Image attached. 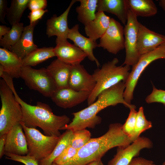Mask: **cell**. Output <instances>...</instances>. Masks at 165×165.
I'll list each match as a JSON object with an SVG mask.
<instances>
[{"instance_id": "obj_27", "label": "cell", "mask_w": 165, "mask_h": 165, "mask_svg": "<svg viewBox=\"0 0 165 165\" xmlns=\"http://www.w3.org/2000/svg\"><path fill=\"white\" fill-rule=\"evenodd\" d=\"M73 132L71 130H68L61 134L59 141L53 151L48 157L39 161V165H51L55 159L69 145Z\"/></svg>"}, {"instance_id": "obj_26", "label": "cell", "mask_w": 165, "mask_h": 165, "mask_svg": "<svg viewBox=\"0 0 165 165\" xmlns=\"http://www.w3.org/2000/svg\"><path fill=\"white\" fill-rule=\"evenodd\" d=\"M55 56L53 47L37 48L22 60L24 66H33Z\"/></svg>"}, {"instance_id": "obj_45", "label": "cell", "mask_w": 165, "mask_h": 165, "mask_svg": "<svg viewBox=\"0 0 165 165\" xmlns=\"http://www.w3.org/2000/svg\"><path fill=\"white\" fill-rule=\"evenodd\" d=\"M163 165H165V160L163 163Z\"/></svg>"}, {"instance_id": "obj_39", "label": "cell", "mask_w": 165, "mask_h": 165, "mask_svg": "<svg viewBox=\"0 0 165 165\" xmlns=\"http://www.w3.org/2000/svg\"><path fill=\"white\" fill-rule=\"evenodd\" d=\"M8 9L7 0H0V21L2 24H6L5 19Z\"/></svg>"}, {"instance_id": "obj_15", "label": "cell", "mask_w": 165, "mask_h": 165, "mask_svg": "<svg viewBox=\"0 0 165 165\" xmlns=\"http://www.w3.org/2000/svg\"><path fill=\"white\" fill-rule=\"evenodd\" d=\"M21 124L15 125L7 134L5 153L19 156L28 153V143Z\"/></svg>"}, {"instance_id": "obj_8", "label": "cell", "mask_w": 165, "mask_h": 165, "mask_svg": "<svg viewBox=\"0 0 165 165\" xmlns=\"http://www.w3.org/2000/svg\"><path fill=\"white\" fill-rule=\"evenodd\" d=\"M20 78L30 89L36 90L46 97H50L57 89L46 68L36 69L30 66H24L21 69Z\"/></svg>"}, {"instance_id": "obj_9", "label": "cell", "mask_w": 165, "mask_h": 165, "mask_svg": "<svg viewBox=\"0 0 165 165\" xmlns=\"http://www.w3.org/2000/svg\"><path fill=\"white\" fill-rule=\"evenodd\" d=\"M139 23L137 17L128 8L127 24L124 28L126 57L122 65L133 66L140 57L137 48Z\"/></svg>"}, {"instance_id": "obj_4", "label": "cell", "mask_w": 165, "mask_h": 165, "mask_svg": "<svg viewBox=\"0 0 165 165\" xmlns=\"http://www.w3.org/2000/svg\"><path fill=\"white\" fill-rule=\"evenodd\" d=\"M119 61L116 58L105 63L100 68L94 71L92 75L96 84L87 100L88 106L95 101L99 95L103 91L121 82H125L128 76L130 66L124 65L118 66Z\"/></svg>"}, {"instance_id": "obj_23", "label": "cell", "mask_w": 165, "mask_h": 165, "mask_svg": "<svg viewBox=\"0 0 165 165\" xmlns=\"http://www.w3.org/2000/svg\"><path fill=\"white\" fill-rule=\"evenodd\" d=\"M127 9L126 0H98L97 11L113 14L125 25Z\"/></svg>"}, {"instance_id": "obj_37", "label": "cell", "mask_w": 165, "mask_h": 165, "mask_svg": "<svg viewBox=\"0 0 165 165\" xmlns=\"http://www.w3.org/2000/svg\"><path fill=\"white\" fill-rule=\"evenodd\" d=\"M46 0H29L28 7L31 11L44 9L47 6Z\"/></svg>"}, {"instance_id": "obj_34", "label": "cell", "mask_w": 165, "mask_h": 165, "mask_svg": "<svg viewBox=\"0 0 165 165\" xmlns=\"http://www.w3.org/2000/svg\"><path fill=\"white\" fill-rule=\"evenodd\" d=\"M78 151V150L69 145L62 153L55 159L53 163L57 165L64 164L73 158L75 155Z\"/></svg>"}, {"instance_id": "obj_16", "label": "cell", "mask_w": 165, "mask_h": 165, "mask_svg": "<svg viewBox=\"0 0 165 165\" xmlns=\"http://www.w3.org/2000/svg\"><path fill=\"white\" fill-rule=\"evenodd\" d=\"M165 42V35L151 30L139 23L137 48L140 56L155 50Z\"/></svg>"}, {"instance_id": "obj_43", "label": "cell", "mask_w": 165, "mask_h": 165, "mask_svg": "<svg viewBox=\"0 0 165 165\" xmlns=\"http://www.w3.org/2000/svg\"><path fill=\"white\" fill-rule=\"evenodd\" d=\"M87 165H104V164L101 159L92 162Z\"/></svg>"}, {"instance_id": "obj_46", "label": "cell", "mask_w": 165, "mask_h": 165, "mask_svg": "<svg viewBox=\"0 0 165 165\" xmlns=\"http://www.w3.org/2000/svg\"><path fill=\"white\" fill-rule=\"evenodd\" d=\"M152 165H155V164H154V163H153V164H152Z\"/></svg>"}, {"instance_id": "obj_5", "label": "cell", "mask_w": 165, "mask_h": 165, "mask_svg": "<svg viewBox=\"0 0 165 165\" xmlns=\"http://www.w3.org/2000/svg\"><path fill=\"white\" fill-rule=\"evenodd\" d=\"M2 106L0 111V135L7 134L22 119L21 107L13 91L3 79L0 80Z\"/></svg>"}, {"instance_id": "obj_3", "label": "cell", "mask_w": 165, "mask_h": 165, "mask_svg": "<svg viewBox=\"0 0 165 165\" xmlns=\"http://www.w3.org/2000/svg\"><path fill=\"white\" fill-rule=\"evenodd\" d=\"M13 94L21 107L23 117L21 122L26 127H38L46 135L59 137L61 135L60 130L70 122L67 116L54 114L48 105L38 102L36 105H32L22 100L16 92Z\"/></svg>"}, {"instance_id": "obj_13", "label": "cell", "mask_w": 165, "mask_h": 165, "mask_svg": "<svg viewBox=\"0 0 165 165\" xmlns=\"http://www.w3.org/2000/svg\"><path fill=\"white\" fill-rule=\"evenodd\" d=\"M96 82L80 64L71 65L68 87L76 91L91 93L95 88Z\"/></svg>"}, {"instance_id": "obj_22", "label": "cell", "mask_w": 165, "mask_h": 165, "mask_svg": "<svg viewBox=\"0 0 165 165\" xmlns=\"http://www.w3.org/2000/svg\"><path fill=\"white\" fill-rule=\"evenodd\" d=\"M71 66L57 59L47 67L46 69L53 79L57 88L68 87Z\"/></svg>"}, {"instance_id": "obj_36", "label": "cell", "mask_w": 165, "mask_h": 165, "mask_svg": "<svg viewBox=\"0 0 165 165\" xmlns=\"http://www.w3.org/2000/svg\"><path fill=\"white\" fill-rule=\"evenodd\" d=\"M48 11V10L47 9L31 11L28 16V17L30 20V24H37L39 20L41 19L44 14Z\"/></svg>"}, {"instance_id": "obj_25", "label": "cell", "mask_w": 165, "mask_h": 165, "mask_svg": "<svg viewBox=\"0 0 165 165\" xmlns=\"http://www.w3.org/2000/svg\"><path fill=\"white\" fill-rule=\"evenodd\" d=\"M80 5L76 8L77 19L84 25L96 17L98 0H77Z\"/></svg>"}, {"instance_id": "obj_35", "label": "cell", "mask_w": 165, "mask_h": 165, "mask_svg": "<svg viewBox=\"0 0 165 165\" xmlns=\"http://www.w3.org/2000/svg\"><path fill=\"white\" fill-rule=\"evenodd\" d=\"M145 101L148 103H161L165 106V90L157 89L153 86L151 93L146 97Z\"/></svg>"}, {"instance_id": "obj_38", "label": "cell", "mask_w": 165, "mask_h": 165, "mask_svg": "<svg viewBox=\"0 0 165 165\" xmlns=\"http://www.w3.org/2000/svg\"><path fill=\"white\" fill-rule=\"evenodd\" d=\"M0 76L3 78V79L11 88L13 93L16 92L13 81V78L7 73L3 71L2 67L1 65H0Z\"/></svg>"}, {"instance_id": "obj_2", "label": "cell", "mask_w": 165, "mask_h": 165, "mask_svg": "<svg viewBox=\"0 0 165 165\" xmlns=\"http://www.w3.org/2000/svg\"><path fill=\"white\" fill-rule=\"evenodd\" d=\"M122 126L118 123L110 124L105 134L97 138H91L69 161L62 165L53 163L51 165H87L101 159L109 150L113 148L126 147L133 141L123 133Z\"/></svg>"}, {"instance_id": "obj_28", "label": "cell", "mask_w": 165, "mask_h": 165, "mask_svg": "<svg viewBox=\"0 0 165 165\" xmlns=\"http://www.w3.org/2000/svg\"><path fill=\"white\" fill-rule=\"evenodd\" d=\"M29 0H12L8 8L6 17L12 25L20 23L25 10L28 7Z\"/></svg>"}, {"instance_id": "obj_6", "label": "cell", "mask_w": 165, "mask_h": 165, "mask_svg": "<svg viewBox=\"0 0 165 165\" xmlns=\"http://www.w3.org/2000/svg\"><path fill=\"white\" fill-rule=\"evenodd\" d=\"M28 143V155L38 162L50 155L59 141L60 136L45 135L35 128L26 127L21 122Z\"/></svg>"}, {"instance_id": "obj_18", "label": "cell", "mask_w": 165, "mask_h": 165, "mask_svg": "<svg viewBox=\"0 0 165 165\" xmlns=\"http://www.w3.org/2000/svg\"><path fill=\"white\" fill-rule=\"evenodd\" d=\"M79 25L76 24L69 30L67 39H69L74 44L79 48L87 55L90 61L94 62L98 68L100 66L99 62L93 53V50L98 47V44L89 38L86 37L79 31Z\"/></svg>"}, {"instance_id": "obj_32", "label": "cell", "mask_w": 165, "mask_h": 165, "mask_svg": "<svg viewBox=\"0 0 165 165\" xmlns=\"http://www.w3.org/2000/svg\"><path fill=\"white\" fill-rule=\"evenodd\" d=\"M136 108L130 109V112L125 122L122 126L123 133L133 142L137 111Z\"/></svg>"}, {"instance_id": "obj_41", "label": "cell", "mask_w": 165, "mask_h": 165, "mask_svg": "<svg viewBox=\"0 0 165 165\" xmlns=\"http://www.w3.org/2000/svg\"><path fill=\"white\" fill-rule=\"evenodd\" d=\"M7 134L0 135V158L5 155Z\"/></svg>"}, {"instance_id": "obj_40", "label": "cell", "mask_w": 165, "mask_h": 165, "mask_svg": "<svg viewBox=\"0 0 165 165\" xmlns=\"http://www.w3.org/2000/svg\"><path fill=\"white\" fill-rule=\"evenodd\" d=\"M153 162L142 157L134 158L128 165H152Z\"/></svg>"}, {"instance_id": "obj_11", "label": "cell", "mask_w": 165, "mask_h": 165, "mask_svg": "<svg viewBox=\"0 0 165 165\" xmlns=\"http://www.w3.org/2000/svg\"><path fill=\"white\" fill-rule=\"evenodd\" d=\"M152 146L148 138L140 137L126 147H118L116 154L108 163V165H128L132 160L138 156L140 151Z\"/></svg>"}, {"instance_id": "obj_14", "label": "cell", "mask_w": 165, "mask_h": 165, "mask_svg": "<svg viewBox=\"0 0 165 165\" xmlns=\"http://www.w3.org/2000/svg\"><path fill=\"white\" fill-rule=\"evenodd\" d=\"M90 93L76 91L69 87L57 88L50 97L57 106L67 108L74 107L87 100Z\"/></svg>"}, {"instance_id": "obj_33", "label": "cell", "mask_w": 165, "mask_h": 165, "mask_svg": "<svg viewBox=\"0 0 165 165\" xmlns=\"http://www.w3.org/2000/svg\"><path fill=\"white\" fill-rule=\"evenodd\" d=\"M6 159L19 162L25 165H39L38 161L28 155L19 156L8 153H5Z\"/></svg>"}, {"instance_id": "obj_29", "label": "cell", "mask_w": 165, "mask_h": 165, "mask_svg": "<svg viewBox=\"0 0 165 165\" xmlns=\"http://www.w3.org/2000/svg\"><path fill=\"white\" fill-rule=\"evenodd\" d=\"M12 26L9 31L0 39V46L9 50L19 40L24 28L22 23Z\"/></svg>"}, {"instance_id": "obj_21", "label": "cell", "mask_w": 165, "mask_h": 165, "mask_svg": "<svg viewBox=\"0 0 165 165\" xmlns=\"http://www.w3.org/2000/svg\"><path fill=\"white\" fill-rule=\"evenodd\" d=\"M111 18L103 12H97L95 18L84 25V31L88 38L96 41L105 33L110 24Z\"/></svg>"}, {"instance_id": "obj_12", "label": "cell", "mask_w": 165, "mask_h": 165, "mask_svg": "<svg viewBox=\"0 0 165 165\" xmlns=\"http://www.w3.org/2000/svg\"><path fill=\"white\" fill-rule=\"evenodd\" d=\"M56 45L54 48L55 56L60 61L73 65L80 64L86 57V53L75 45L70 43L67 39L57 38Z\"/></svg>"}, {"instance_id": "obj_31", "label": "cell", "mask_w": 165, "mask_h": 165, "mask_svg": "<svg viewBox=\"0 0 165 165\" xmlns=\"http://www.w3.org/2000/svg\"><path fill=\"white\" fill-rule=\"evenodd\" d=\"M152 127L151 122L146 118L143 107H141L137 111L133 141L138 138L142 133L151 128Z\"/></svg>"}, {"instance_id": "obj_17", "label": "cell", "mask_w": 165, "mask_h": 165, "mask_svg": "<svg viewBox=\"0 0 165 165\" xmlns=\"http://www.w3.org/2000/svg\"><path fill=\"white\" fill-rule=\"evenodd\" d=\"M77 0H72L66 10L60 15L54 14L46 22V34L49 38L56 36L57 38L67 39L70 28L68 25V17L73 4Z\"/></svg>"}, {"instance_id": "obj_1", "label": "cell", "mask_w": 165, "mask_h": 165, "mask_svg": "<svg viewBox=\"0 0 165 165\" xmlns=\"http://www.w3.org/2000/svg\"><path fill=\"white\" fill-rule=\"evenodd\" d=\"M125 88V82L122 81L103 91L99 95L96 101L87 108L73 113L72 121L62 130L74 131L87 128H94L101 121V118L97 114L110 106L122 104L129 109L136 108L134 105L129 104L124 100L123 93Z\"/></svg>"}, {"instance_id": "obj_42", "label": "cell", "mask_w": 165, "mask_h": 165, "mask_svg": "<svg viewBox=\"0 0 165 165\" xmlns=\"http://www.w3.org/2000/svg\"><path fill=\"white\" fill-rule=\"evenodd\" d=\"M11 28L5 25H0V39L7 34L10 30Z\"/></svg>"}, {"instance_id": "obj_20", "label": "cell", "mask_w": 165, "mask_h": 165, "mask_svg": "<svg viewBox=\"0 0 165 165\" xmlns=\"http://www.w3.org/2000/svg\"><path fill=\"white\" fill-rule=\"evenodd\" d=\"M0 64L3 71L13 78L20 77L21 69L24 66L22 60L14 53L0 48Z\"/></svg>"}, {"instance_id": "obj_7", "label": "cell", "mask_w": 165, "mask_h": 165, "mask_svg": "<svg viewBox=\"0 0 165 165\" xmlns=\"http://www.w3.org/2000/svg\"><path fill=\"white\" fill-rule=\"evenodd\" d=\"M160 59H165V42L155 50L140 56L133 66L125 82L123 97L129 104L133 98V93L138 81L143 71L153 61Z\"/></svg>"}, {"instance_id": "obj_30", "label": "cell", "mask_w": 165, "mask_h": 165, "mask_svg": "<svg viewBox=\"0 0 165 165\" xmlns=\"http://www.w3.org/2000/svg\"><path fill=\"white\" fill-rule=\"evenodd\" d=\"M91 136L90 132L86 129L73 131L69 145L78 150L89 141L91 138Z\"/></svg>"}, {"instance_id": "obj_19", "label": "cell", "mask_w": 165, "mask_h": 165, "mask_svg": "<svg viewBox=\"0 0 165 165\" xmlns=\"http://www.w3.org/2000/svg\"><path fill=\"white\" fill-rule=\"evenodd\" d=\"M36 24H30L24 27L19 40L9 50L22 60L38 48L33 41L34 30Z\"/></svg>"}, {"instance_id": "obj_10", "label": "cell", "mask_w": 165, "mask_h": 165, "mask_svg": "<svg viewBox=\"0 0 165 165\" xmlns=\"http://www.w3.org/2000/svg\"><path fill=\"white\" fill-rule=\"evenodd\" d=\"M124 28L118 21L111 18L108 28L100 38L98 47L107 50L109 53L116 54L124 49Z\"/></svg>"}, {"instance_id": "obj_24", "label": "cell", "mask_w": 165, "mask_h": 165, "mask_svg": "<svg viewBox=\"0 0 165 165\" xmlns=\"http://www.w3.org/2000/svg\"><path fill=\"white\" fill-rule=\"evenodd\" d=\"M128 8L137 17L154 16L158 9L152 0H126Z\"/></svg>"}, {"instance_id": "obj_44", "label": "cell", "mask_w": 165, "mask_h": 165, "mask_svg": "<svg viewBox=\"0 0 165 165\" xmlns=\"http://www.w3.org/2000/svg\"><path fill=\"white\" fill-rule=\"evenodd\" d=\"M160 6L165 12V0H160L159 1Z\"/></svg>"}]
</instances>
